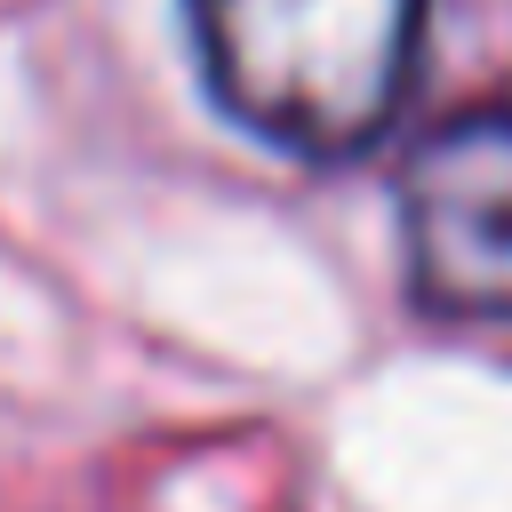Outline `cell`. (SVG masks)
I'll return each mask as SVG.
<instances>
[{"mask_svg": "<svg viewBox=\"0 0 512 512\" xmlns=\"http://www.w3.org/2000/svg\"><path fill=\"white\" fill-rule=\"evenodd\" d=\"M208 96L296 160L368 152L424 56L432 0H184Z\"/></svg>", "mask_w": 512, "mask_h": 512, "instance_id": "1", "label": "cell"}, {"mask_svg": "<svg viewBox=\"0 0 512 512\" xmlns=\"http://www.w3.org/2000/svg\"><path fill=\"white\" fill-rule=\"evenodd\" d=\"M400 256L424 312L512 328V96L440 120L408 152Z\"/></svg>", "mask_w": 512, "mask_h": 512, "instance_id": "2", "label": "cell"}]
</instances>
